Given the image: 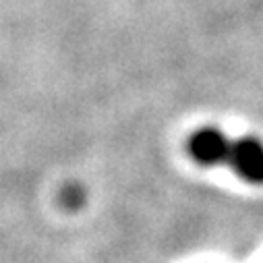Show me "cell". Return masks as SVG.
<instances>
[{
  "instance_id": "obj_1",
  "label": "cell",
  "mask_w": 263,
  "mask_h": 263,
  "mask_svg": "<svg viewBox=\"0 0 263 263\" xmlns=\"http://www.w3.org/2000/svg\"><path fill=\"white\" fill-rule=\"evenodd\" d=\"M232 152V139L226 137L216 126H203L193 133L189 141V154L201 166H220L228 164Z\"/></svg>"
},
{
  "instance_id": "obj_2",
  "label": "cell",
  "mask_w": 263,
  "mask_h": 263,
  "mask_svg": "<svg viewBox=\"0 0 263 263\" xmlns=\"http://www.w3.org/2000/svg\"><path fill=\"white\" fill-rule=\"evenodd\" d=\"M228 166L247 182L263 184V143L255 137L232 141Z\"/></svg>"
}]
</instances>
